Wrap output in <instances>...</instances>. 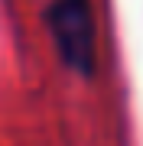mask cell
<instances>
[{"label": "cell", "mask_w": 143, "mask_h": 146, "mask_svg": "<svg viewBox=\"0 0 143 146\" xmlns=\"http://www.w3.org/2000/svg\"><path fill=\"white\" fill-rule=\"evenodd\" d=\"M52 42L62 62L81 75L94 68V13L88 0H52L46 10Z\"/></svg>", "instance_id": "cell-1"}]
</instances>
